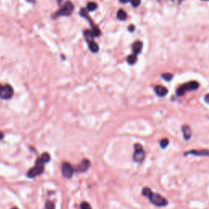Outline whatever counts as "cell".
<instances>
[{
    "instance_id": "cell-4",
    "label": "cell",
    "mask_w": 209,
    "mask_h": 209,
    "mask_svg": "<svg viewBox=\"0 0 209 209\" xmlns=\"http://www.w3.org/2000/svg\"><path fill=\"white\" fill-rule=\"evenodd\" d=\"M199 87V83L196 81H191V82H189L187 83H185L181 85V87H179L176 91V94L177 96H181L185 94V92L188 91H194L198 89Z\"/></svg>"
},
{
    "instance_id": "cell-8",
    "label": "cell",
    "mask_w": 209,
    "mask_h": 209,
    "mask_svg": "<svg viewBox=\"0 0 209 209\" xmlns=\"http://www.w3.org/2000/svg\"><path fill=\"white\" fill-rule=\"evenodd\" d=\"M90 166H91V162H90V160L84 159V160H83L79 164L77 165V167H75L74 171L77 172H86L87 170H88V168L90 167Z\"/></svg>"
},
{
    "instance_id": "cell-13",
    "label": "cell",
    "mask_w": 209,
    "mask_h": 209,
    "mask_svg": "<svg viewBox=\"0 0 209 209\" xmlns=\"http://www.w3.org/2000/svg\"><path fill=\"white\" fill-rule=\"evenodd\" d=\"M83 36H84L85 39L87 40V44L91 43V41H94L93 39H94L95 37H94L92 32H91V30H86L83 31Z\"/></svg>"
},
{
    "instance_id": "cell-26",
    "label": "cell",
    "mask_w": 209,
    "mask_h": 209,
    "mask_svg": "<svg viewBox=\"0 0 209 209\" xmlns=\"http://www.w3.org/2000/svg\"><path fill=\"white\" fill-rule=\"evenodd\" d=\"M204 100L207 102V103H208L209 104V94H207V95L204 96Z\"/></svg>"
},
{
    "instance_id": "cell-25",
    "label": "cell",
    "mask_w": 209,
    "mask_h": 209,
    "mask_svg": "<svg viewBox=\"0 0 209 209\" xmlns=\"http://www.w3.org/2000/svg\"><path fill=\"white\" fill-rule=\"evenodd\" d=\"M128 30L130 31V32H133V31L135 30V26H133V25L129 26H128Z\"/></svg>"
},
{
    "instance_id": "cell-22",
    "label": "cell",
    "mask_w": 209,
    "mask_h": 209,
    "mask_svg": "<svg viewBox=\"0 0 209 209\" xmlns=\"http://www.w3.org/2000/svg\"><path fill=\"white\" fill-rule=\"evenodd\" d=\"M80 208L81 209H91V205L89 204L87 202H83L80 205Z\"/></svg>"
},
{
    "instance_id": "cell-3",
    "label": "cell",
    "mask_w": 209,
    "mask_h": 209,
    "mask_svg": "<svg viewBox=\"0 0 209 209\" xmlns=\"http://www.w3.org/2000/svg\"><path fill=\"white\" fill-rule=\"evenodd\" d=\"M74 4L72 3V2L70 1H67L65 2V3L63 5V7L61 8L58 12L53 14V17H52L57 18L59 17H62V16H65V17H70V15L72 14V12H74Z\"/></svg>"
},
{
    "instance_id": "cell-17",
    "label": "cell",
    "mask_w": 209,
    "mask_h": 209,
    "mask_svg": "<svg viewBox=\"0 0 209 209\" xmlns=\"http://www.w3.org/2000/svg\"><path fill=\"white\" fill-rule=\"evenodd\" d=\"M136 60H137V57L136 54H131L127 57V61L129 65H134Z\"/></svg>"
},
{
    "instance_id": "cell-23",
    "label": "cell",
    "mask_w": 209,
    "mask_h": 209,
    "mask_svg": "<svg viewBox=\"0 0 209 209\" xmlns=\"http://www.w3.org/2000/svg\"><path fill=\"white\" fill-rule=\"evenodd\" d=\"M45 208H46V209H55V204H54V203H52L51 201H48L46 203Z\"/></svg>"
},
{
    "instance_id": "cell-1",
    "label": "cell",
    "mask_w": 209,
    "mask_h": 209,
    "mask_svg": "<svg viewBox=\"0 0 209 209\" xmlns=\"http://www.w3.org/2000/svg\"><path fill=\"white\" fill-rule=\"evenodd\" d=\"M51 160L50 154L48 153H44L39 158L37 159L35 163V167H33L31 169L29 170L27 172V176L29 178H34L35 176H38L41 175L44 171V164Z\"/></svg>"
},
{
    "instance_id": "cell-16",
    "label": "cell",
    "mask_w": 209,
    "mask_h": 209,
    "mask_svg": "<svg viewBox=\"0 0 209 209\" xmlns=\"http://www.w3.org/2000/svg\"><path fill=\"white\" fill-rule=\"evenodd\" d=\"M88 47H89V49H90V51L91 52H97L99 51V46H98V44H96V42H94V41H91V43H89L88 44Z\"/></svg>"
},
{
    "instance_id": "cell-10",
    "label": "cell",
    "mask_w": 209,
    "mask_h": 209,
    "mask_svg": "<svg viewBox=\"0 0 209 209\" xmlns=\"http://www.w3.org/2000/svg\"><path fill=\"white\" fill-rule=\"evenodd\" d=\"M154 91H155L157 96L162 97V96H165L167 94L168 90L162 85H157L154 87Z\"/></svg>"
},
{
    "instance_id": "cell-12",
    "label": "cell",
    "mask_w": 209,
    "mask_h": 209,
    "mask_svg": "<svg viewBox=\"0 0 209 209\" xmlns=\"http://www.w3.org/2000/svg\"><path fill=\"white\" fill-rule=\"evenodd\" d=\"M142 47H143V44L141 41H136L135 43L132 44V47H131L133 54H136V55L139 54L142 50Z\"/></svg>"
},
{
    "instance_id": "cell-21",
    "label": "cell",
    "mask_w": 209,
    "mask_h": 209,
    "mask_svg": "<svg viewBox=\"0 0 209 209\" xmlns=\"http://www.w3.org/2000/svg\"><path fill=\"white\" fill-rule=\"evenodd\" d=\"M168 144H169V140H168V139L164 138V139L161 140V141H160V146H161V148L165 149L166 147L168 145Z\"/></svg>"
},
{
    "instance_id": "cell-15",
    "label": "cell",
    "mask_w": 209,
    "mask_h": 209,
    "mask_svg": "<svg viewBox=\"0 0 209 209\" xmlns=\"http://www.w3.org/2000/svg\"><path fill=\"white\" fill-rule=\"evenodd\" d=\"M90 25H91V32H92V34L94 35V37H99L100 35V34H101V33H100V29H99L96 25H94L92 21L90 22Z\"/></svg>"
},
{
    "instance_id": "cell-30",
    "label": "cell",
    "mask_w": 209,
    "mask_h": 209,
    "mask_svg": "<svg viewBox=\"0 0 209 209\" xmlns=\"http://www.w3.org/2000/svg\"><path fill=\"white\" fill-rule=\"evenodd\" d=\"M12 209H18V208H12Z\"/></svg>"
},
{
    "instance_id": "cell-24",
    "label": "cell",
    "mask_w": 209,
    "mask_h": 209,
    "mask_svg": "<svg viewBox=\"0 0 209 209\" xmlns=\"http://www.w3.org/2000/svg\"><path fill=\"white\" fill-rule=\"evenodd\" d=\"M131 3L132 5V7L137 8L140 4V0H131Z\"/></svg>"
},
{
    "instance_id": "cell-19",
    "label": "cell",
    "mask_w": 209,
    "mask_h": 209,
    "mask_svg": "<svg viewBox=\"0 0 209 209\" xmlns=\"http://www.w3.org/2000/svg\"><path fill=\"white\" fill-rule=\"evenodd\" d=\"M79 14H80V16H81V17L86 18L87 21H89V22L92 21L91 20V18H90V17H89V15H88V12H87V10L86 8L81 9V10H80V12H79Z\"/></svg>"
},
{
    "instance_id": "cell-2",
    "label": "cell",
    "mask_w": 209,
    "mask_h": 209,
    "mask_svg": "<svg viewBox=\"0 0 209 209\" xmlns=\"http://www.w3.org/2000/svg\"><path fill=\"white\" fill-rule=\"evenodd\" d=\"M142 194L148 199L152 204L157 207H165L168 204V201L164 197L152 191L150 188L144 187L142 189Z\"/></svg>"
},
{
    "instance_id": "cell-5",
    "label": "cell",
    "mask_w": 209,
    "mask_h": 209,
    "mask_svg": "<svg viewBox=\"0 0 209 209\" xmlns=\"http://www.w3.org/2000/svg\"><path fill=\"white\" fill-rule=\"evenodd\" d=\"M145 152L144 150L143 146L139 143H136L134 145V154H133V160L136 163H141L145 159Z\"/></svg>"
},
{
    "instance_id": "cell-11",
    "label": "cell",
    "mask_w": 209,
    "mask_h": 209,
    "mask_svg": "<svg viewBox=\"0 0 209 209\" xmlns=\"http://www.w3.org/2000/svg\"><path fill=\"white\" fill-rule=\"evenodd\" d=\"M181 130H182V133L185 140H190L191 138L192 131L190 127L189 126V125H183L182 127H181Z\"/></svg>"
},
{
    "instance_id": "cell-28",
    "label": "cell",
    "mask_w": 209,
    "mask_h": 209,
    "mask_svg": "<svg viewBox=\"0 0 209 209\" xmlns=\"http://www.w3.org/2000/svg\"><path fill=\"white\" fill-rule=\"evenodd\" d=\"M3 136H4V134L2 132V131H0V140H2L3 138Z\"/></svg>"
},
{
    "instance_id": "cell-31",
    "label": "cell",
    "mask_w": 209,
    "mask_h": 209,
    "mask_svg": "<svg viewBox=\"0 0 209 209\" xmlns=\"http://www.w3.org/2000/svg\"><path fill=\"white\" fill-rule=\"evenodd\" d=\"M203 1H209V0H203Z\"/></svg>"
},
{
    "instance_id": "cell-20",
    "label": "cell",
    "mask_w": 209,
    "mask_h": 209,
    "mask_svg": "<svg viewBox=\"0 0 209 209\" xmlns=\"http://www.w3.org/2000/svg\"><path fill=\"white\" fill-rule=\"evenodd\" d=\"M162 78H163L164 80H166V81L169 82V81H171V80L172 79V78H173V75H172V74H169V73H167V74H162Z\"/></svg>"
},
{
    "instance_id": "cell-27",
    "label": "cell",
    "mask_w": 209,
    "mask_h": 209,
    "mask_svg": "<svg viewBox=\"0 0 209 209\" xmlns=\"http://www.w3.org/2000/svg\"><path fill=\"white\" fill-rule=\"evenodd\" d=\"M131 0H119V2L120 3H128V2H130Z\"/></svg>"
},
{
    "instance_id": "cell-18",
    "label": "cell",
    "mask_w": 209,
    "mask_h": 209,
    "mask_svg": "<svg viewBox=\"0 0 209 209\" xmlns=\"http://www.w3.org/2000/svg\"><path fill=\"white\" fill-rule=\"evenodd\" d=\"M96 8H97V4H96V3H95V2H89V3H87V8H86L87 12H88V11H89V12H93V11H95Z\"/></svg>"
},
{
    "instance_id": "cell-14",
    "label": "cell",
    "mask_w": 209,
    "mask_h": 209,
    "mask_svg": "<svg viewBox=\"0 0 209 209\" xmlns=\"http://www.w3.org/2000/svg\"><path fill=\"white\" fill-rule=\"evenodd\" d=\"M117 18L120 21H125L127 18V14L123 9H119L117 12Z\"/></svg>"
},
{
    "instance_id": "cell-6",
    "label": "cell",
    "mask_w": 209,
    "mask_h": 209,
    "mask_svg": "<svg viewBox=\"0 0 209 209\" xmlns=\"http://www.w3.org/2000/svg\"><path fill=\"white\" fill-rule=\"evenodd\" d=\"M14 94L12 87L9 84H0V98L3 100H8L12 98Z\"/></svg>"
},
{
    "instance_id": "cell-9",
    "label": "cell",
    "mask_w": 209,
    "mask_h": 209,
    "mask_svg": "<svg viewBox=\"0 0 209 209\" xmlns=\"http://www.w3.org/2000/svg\"><path fill=\"white\" fill-rule=\"evenodd\" d=\"M187 154H192L194 156H209V150L208 149H200V150L192 149V150L185 153V155H187Z\"/></svg>"
},
{
    "instance_id": "cell-7",
    "label": "cell",
    "mask_w": 209,
    "mask_h": 209,
    "mask_svg": "<svg viewBox=\"0 0 209 209\" xmlns=\"http://www.w3.org/2000/svg\"><path fill=\"white\" fill-rule=\"evenodd\" d=\"M61 172L65 178H71L74 173V168L70 163L65 162L61 165Z\"/></svg>"
},
{
    "instance_id": "cell-29",
    "label": "cell",
    "mask_w": 209,
    "mask_h": 209,
    "mask_svg": "<svg viewBox=\"0 0 209 209\" xmlns=\"http://www.w3.org/2000/svg\"><path fill=\"white\" fill-rule=\"evenodd\" d=\"M57 2H58V3H61V1H62V0H57Z\"/></svg>"
}]
</instances>
